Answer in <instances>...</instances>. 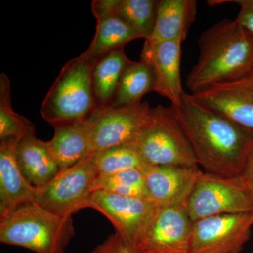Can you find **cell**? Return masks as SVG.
<instances>
[{
	"label": "cell",
	"mask_w": 253,
	"mask_h": 253,
	"mask_svg": "<svg viewBox=\"0 0 253 253\" xmlns=\"http://www.w3.org/2000/svg\"><path fill=\"white\" fill-rule=\"evenodd\" d=\"M239 5V12L236 21L253 37V0L231 1Z\"/></svg>",
	"instance_id": "cell-27"
},
{
	"label": "cell",
	"mask_w": 253,
	"mask_h": 253,
	"mask_svg": "<svg viewBox=\"0 0 253 253\" xmlns=\"http://www.w3.org/2000/svg\"><path fill=\"white\" fill-rule=\"evenodd\" d=\"M158 4L156 0H118L113 15L126 21L146 41L154 30Z\"/></svg>",
	"instance_id": "cell-23"
},
{
	"label": "cell",
	"mask_w": 253,
	"mask_h": 253,
	"mask_svg": "<svg viewBox=\"0 0 253 253\" xmlns=\"http://www.w3.org/2000/svg\"><path fill=\"white\" fill-rule=\"evenodd\" d=\"M137 38H142L135 30L118 16L111 15L97 20L94 38L89 49L83 54L94 63L105 54L123 49Z\"/></svg>",
	"instance_id": "cell-21"
},
{
	"label": "cell",
	"mask_w": 253,
	"mask_h": 253,
	"mask_svg": "<svg viewBox=\"0 0 253 253\" xmlns=\"http://www.w3.org/2000/svg\"><path fill=\"white\" fill-rule=\"evenodd\" d=\"M199 56L186 78L191 94L253 71V37L235 20L224 18L198 41Z\"/></svg>",
	"instance_id": "cell-2"
},
{
	"label": "cell",
	"mask_w": 253,
	"mask_h": 253,
	"mask_svg": "<svg viewBox=\"0 0 253 253\" xmlns=\"http://www.w3.org/2000/svg\"><path fill=\"white\" fill-rule=\"evenodd\" d=\"M151 109L145 101L132 106L95 109L86 118L93 154L113 146L132 144L147 122Z\"/></svg>",
	"instance_id": "cell-8"
},
{
	"label": "cell",
	"mask_w": 253,
	"mask_h": 253,
	"mask_svg": "<svg viewBox=\"0 0 253 253\" xmlns=\"http://www.w3.org/2000/svg\"><path fill=\"white\" fill-rule=\"evenodd\" d=\"M15 154L20 170L33 187L46 185L59 172L49 142L38 139L35 134L19 139Z\"/></svg>",
	"instance_id": "cell-15"
},
{
	"label": "cell",
	"mask_w": 253,
	"mask_h": 253,
	"mask_svg": "<svg viewBox=\"0 0 253 253\" xmlns=\"http://www.w3.org/2000/svg\"><path fill=\"white\" fill-rule=\"evenodd\" d=\"M98 175L90 156L73 167L60 170L46 185L36 188L33 202L55 214L73 216L86 208Z\"/></svg>",
	"instance_id": "cell-7"
},
{
	"label": "cell",
	"mask_w": 253,
	"mask_h": 253,
	"mask_svg": "<svg viewBox=\"0 0 253 253\" xmlns=\"http://www.w3.org/2000/svg\"><path fill=\"white\" fill-rule=\"evenodd\" d=\"M18 141L4 139L0 144V215L34 199L36 188L28 184L16 161L15 148Z\"/></svg>",
	"instance_id": "cell-16"
},
{
	"label": "cell",
	"mask_w": 253,
	"mask_h": 253,
	"mask_svg": "<svg viewBox=\"0 0 253 253\" xmlns=\"http://www.w3.org/2000/svg\"><path fill=\"white\" fill-rule=\"evenodd\" d=\"M185 205L190 219L195 221L252 212L253 196L240 176L223 177L204 172Z\"/></svg>",
	"instance_id": "cell-6"
},
{
	"label": "cell",
	"mask_w": 253,
	"mask_h": 253,
	"mask_svg": "<svg viewBox=\"0 0 253 253\" xmlns=\"http://www.w3.org/2000/svg\"><path fill=\"white\" fill-rule=\"evenodd\" d=\"M193 221L186 205L160 208L136 245L135 253H190Z\"/></svg>",
	"instance_id": "cell-11"
},
{
	"label": "cell",
	"mask_w": 253,
	"mask_h": 253,
	"mask_svg": "<svg viewBox=\"0 0 253 253\" xmlns=\"http://www.w3.org/2000/svg\"><path fill=\"white\" fill-rule=\"evenodd\" d=\"M118 0H94L91 3V10L96 20L113 15Z\"/></svg>",
	"instance_id": "cell-28"
},
{
	"label": "cell",
	"mask_w": 253,
	"mask_h": 253,
	"mask_svg": "<svg viewBox=\"0 0 253 253\" xmlns=\"http://www.w3.org/2000/svg\"><path fill=\"white\" fill-rule=\"evenodd\" d=\"M253 214V211H252Z\"/></svg>",
	"instance_id": "cell-30"
},
{
	"label": "cell",
	"mask_w": 253,
	"mask_h": 253,
	"mask_svg": "<svg viewBox=\"0 0 253 253\" xmlns=\"http://www.w3.org/2000/svg\"><path fill=\"white\" fill-rule=\"evenodd\" d=\"M252 212L193 221L190 253H241L252 234Z\"/></svg>",
	"instance_id": "cell-9"
},
{
	"label": "cell",
	"mask_w": 253,
	"mask_h": 253,
	"mask_svg": "<svg viewBox=\"0 0 253 253\" xmlns=\"http://www.w3.org/2000/svg\"><path fill=\"white\" fill-rule=\"evenodd\" d=\"M173 109L204 172L223 177L241 175L253 148V133L208 109L191 94L184 93Z\"/></svg>",
	"instance_id": "cell-1"
},
{
	"label": "cell",
	"mask_w": 253,
	"mask_h": 253,
	"mask_svg": "<svg viewBox=\"0 0 253 253\" xmlns=\"http://www.w3.org/2000/svg\"><path fill=\"white\" fill-rule=\"evenodd\" d=\"M86 208L101 213L133 251L160 209L144 198L126 197L104 191L91 195Z\"/></svg>",
	"instance_id": "cell-10"
},
{
	"label": "cell",
	"mask_w": 253,
	"mask_h": 253,
	"mask_svg": "<svg viewBox=\"0 0 253 253\" xmlns=\"http://www.w3.org/2000/svg\"><path fill=\"white\" fill-rule=\"evenodd\" d=\"M49 142L60 170L76 166L93 154L90 129L86 119L55 125Z\"/></svg>",
	"instance_id": "cell-17"
},
{
	"label": "cell",
	"mask_w": 253,
	"mask_h": 253,
	"mask_svg": "<svg viewBox=\"0 0 253 253\" xmlns=\"http://www.w3.org/2000/svg\"><path fill=\"white\" fill-rule=\"evenodd\" d=\"M181 41L145 42L141 59L149 62L156 78L155 91L169 100L172 107L180 104L184 91L181 85Z\"/></svg>",
	"instance_id": "cell-14"
},
{
	"label": "cell",
	"mask_w": 253,
	"mask_h": 253,
	"mask_svg": "<svg viewBox=\"0 0 253 253\" xmlns=\"http://www.w3.org/2000/svg\"><path fill=\"white\" fill-rule=\"evenodd\" d=\"M197 14L196 0L158 1L156 24L149 43L185 41Z\"/></svg>",
	"instance_id": "cell-18"
},
{
	"label": "cell",
	"mask_w": 253,
	"mask_h": 253,
	"mask_svg": "<svg viewBox=\"0 0 253 253\" xmlns=\"http://www.w3.org/2000/svg\"><path fill=\"white\" fill-rule=\"evenodd\" d=\"M75 236L72 216H61L33 201L0 215V242L36 253H66Z\"/></svg>",
	"instance_id": "cell-3"
},
{
	"label": "cell",
	"mask_w": 253,
	"mask_h": 253,
	"mask_svg": "<svg viewBox=\"0 0 253 253\" xmlns=\"http://www.w3.org/2000/svg\"><path fill=\"white\" fill-rule=\"evenodd\" d=\"M156 78L149 62L141 59L126 64L120 79L117 90L109 106H132L141 103L143 96L155 91Z\"/></svg>",
	"instance_id": "cell-20"
},
{
	"label": "cell",
	"mask_w": 253,
	"mask_h": 253,
	"mask_svg": "<svg viewBox=\"0 0 253 253\" xmlns=\"http://www.w3.org/2000/svg\"><path fill=\"white\" fill-rule=\"evenodd\" d=\"M129 60L124 48L105 54L94 63L91 73L96 109L109 106Z\"/></svg>",
	"instance_id": "cell-19"
},
{
	"label": "cell",
	"mask_w": 253,
	"mask_h": 253,
	"mask_svg": "<svg viewBox=\"0 0 253 253\" xmlns=\"http://www.w3.org/2000/svg\"><path fill=\"white\" fill-rule=\"evenodd\" d=\"M191 94L208 109L253 133V71Z\"/></svg>",
	"instance_id": "cell-12"
},
{
	"label": "cell",
	"mask_w": 253,
	"mask_h": 253,
	"mask_svg": "<svg viewBox=\"0 0 253 253\" xmlns=\"http://www.w3.org/2000/svg\"><path fill=\"white\" fill-rule=\"evenodd\" d=\"M146 199L159 208L185 204L202 175L197 167L147 166L144 170Z\"/></svg>",
	"instance_id": "cell-13"
},
{
	"label": "cell",
	"mask_w": 253,
	"mask_h": 253,
	"mask_svg": "<svg viewBox=\"0 0 253 253\" xmlns=\"http://www.w3.org/2000/svg\"><path fill=\"white\" fill-rule=\"evenodd\" d=\"M99 174H111L131 168L147 167L132 145H121L98 151L91 156Z\"/></svg>",
	"instance_id": "cell-24"
},
{
	"label": "cell",
	"mask_w": 253,
	"mask_h": 253,
	"mask_svg": "<svg viewBox=\"0 0 253 253\" xmlns=\"http://www.w3.org/2000/svg\"><path fill=\"white\" fill-rule=\"evenodd\" d=\"M93 66L82 54L63 66L42 104L41 116L46 122L54 126L86 119L96 109Z\"/></svg>",
	"instance_id": "cell-4"
},
{
	"label": "cell",
	"mask_w": 253,
	"mask_h": 253,
	"mask_svg": "<svg viewBox=\"0 0 253 253\" xmlns=\"http://www.w3.org/2000/svg\"><path fill=\"white\" fill-rule=\"evenodd\" d=\"M143 170L131 168L111 174H99L94 181V192L101 190L126 197L146 199Z\"/></svg>",
	"instance_id": "cell-25"
},
{
	"label": "cell",
	"mask_w": 253,
	"mask_h": 253,
	"mask_svg": "<svg viewBox=\"0 0 253 253\" xmlns=\"http://www.w3.org/2000/svg\"><path fill=\"white\" fill-rule=\"evenodd\" d=\"M36 128L31 121L15 112L11 106L9 78L0 76V140L21 139L34 135Z\"/></svg>",
	"instance_id": "cell-22"
},
{
	"label": "cell",
	"mask_w": 253,
	"mask_h": 253,
	"mask_svg": "<svg viewBox=\"0 0 253 253\" xmlns=\"http://www.w3.org/2000/svg\"><path fill=\"white\" fill-rule=\"evenodd\" d=\"M89 253H135L117 233L111 234L104 242L96 246Z\"/></svg>",
	"instance_id": "cell-26"
},
{
	"label": "cell",
	"mask_w": 253,
	"mask_h": 253,
	"mask_svg": "<svg viewBox=\"0 0 253 253\" xmlns=\"http://www.w3.org/2000/svg\"><path fill=\"white\" fill-rule=\"evenodd\" d=\"M131 145L147 166H199L172 106L151 108L147 122Z\"/></svg>",
	"instance_id": "cell-5"
},
{
	"label": "cell",
	"mask_w": 253,
	"mask_h": 253,
	"mask_svg": "<svg viewBox=\"0 0 253 253\" xmlns=\"http://www.w3.org/2000/svg\"><path fill=\"white\" fill-rule=\"evenodd\" d=\"M240 176L253 196V148L245 165L244 170Z\"/></svg>",
	"instance_id": "cell-29"
}]
</instances>
